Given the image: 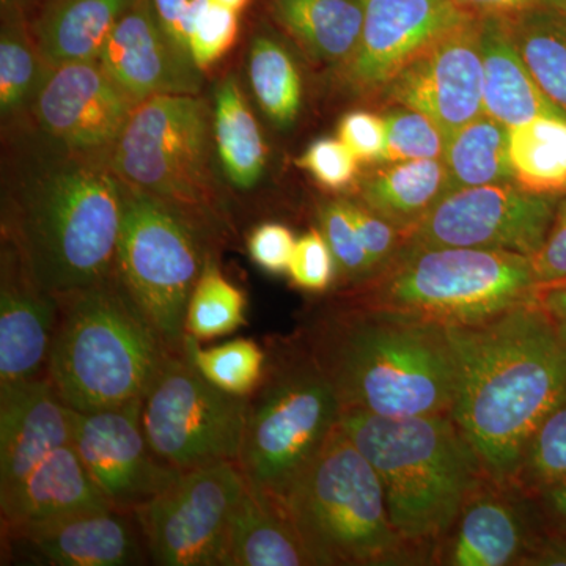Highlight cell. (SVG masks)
I'll return each instance as SVG.
<instances>
[{
    "mask_svg": "<svg viewBox=\"0 0 566 566\" xmlns=\"http://www.w3.org/2000/svg\"><path fill=\"white\" fill-rule=\"evenodd\" d=\"M447 329L457 363L450 416L485 474L513 485L536 428L566 401V342L534 300Z\"/></svg>",
    "mask_w": 566,
    "mask_h": 566,
    "instance_id": "obj_1",
    "label": "cell"
},
{
    "mask_svg": "<svg viewBox=\"0 0 566 566\" xmlns=\"http://www.w3.org/2000/svg\"><path fill=\"white\" fill-rule=\"evenodd\" d=\"M125 192L107 153L48 139L18 164L3 205V241L43 292L62 297L87 289L117 270Z\"/></svg>",
    "mask_w": 566,
    "mask_h": 566,
    "instance_id": "obj_2",
    "label": "cell"
},
{
    "mask_svg": "<svg viewBox=\"0 0 566 566\" xmlns=\"http://www.w3.org/2000/svg\"><path fill=\"white\" fill-rule=\"evenodd\" d=\"M296 333L342 411L390 419L452 412L457 363L446 324L333 293L301 319Z\"/></svg>",
    "mask_w": 566,
    "mask_h": 566,
    "instance_id": "obj_3",
    "label": "cell"
},
{
    "mask_svg": "<svg viewBox=\"0 0 566 566\" xmlns=\"http://www.w3.org/2000/svg\"><path fill=\"white\" fill-rule=\"evenodd\" d=\"M338 424L378 472L395 532L433 564L436 546L486 475L463 431L450 415L342 411Z\"/></svg>",
    "mask_w": 566,
    "mask_h": 566,
    "instance_id": "obj_4",
    "label": "cell"
},
{
    "mask_svg": "<svg viewBox=\"0 0 566 566\" xmlns=\"http://www.w3.org/2000/svg\"><path fill=\"white\" fill-rule=\"evenodd\" d=\"M57 300L46 376L59 397L77 412L144 398L172 352L117 271Z\"/></svg>",
    "mask_w": 566,
    "mask_h": 566,
    "instance_id": "obj_5",
    "label": "cell"
},
{
    "mask_svg": "<svg viewBox=\"0 0 566 566\" xmlns=\"http://www.w3.org/2000/svg\"><path fill=\"white\" fill-rule=\"evenodd\" d=\"M283 513L314 566L424 565L395 532L378 472L338 423L294 482Z\"/></svg>",
    "mask_w": 566,
    "mask_h": 566,
    "instance_id": "obj_6",
    "label": "cell"
},
{
    "mask_svg": "<svg viewBox=\"0 0 566 566\" xmlns=\"http://www.w3.org/2000/svg\"><path fill=\"white\" fill-rule=\"evenodd\" d=\"M266 353L262 382L249 397L238 465L249 490L285 516L290 490L337 427L342 408L300 334L274 337Z\"/></svg>",
    "mask_w": 566,
    "mask_h": 566,
    "instance_id": "obj_7",
    "label": "cell"
},
{
    "mask_svg": "<svg viewBox=\"0 0 566 566\" xmlns=\"http://www.w3.org/2000/svg\"><path fill=\"white\" fill-rule=\"evenodd\" d=\"M531 256L485 249H401L374 277L335 294L368 305L465 326L504 314L534 296Z\"/></svg>",
    "mask_w": 566,
    "mask_h": 566,
    "instance_id": "obj_8",
    "label": "cell"
},
{
    "mask_svg": "<svg viewBox=\"0 0 566 566\" xmlns=\"http://www.w3.org/2000/svg\"><path fill=\"white\" fill-rule=\"evenodd\" d=\"M122 181L181 212L212 241L233 232L210 166L208 106L197 95H156L134 107L107 151Z\"/></svg>",
    "mask_w": 566,
    "mask_h": 566,
    "instance_id": "obj_9",
    "label": "cell"
},
{
    "mask_svg": "<svg viewBox=\"0 0 566 566\" xmlns=\"http://www.w3.org/2000/svg\"><path fill=\"white\" fill-rule=\"evenodd\" d=\"M125 186L115 271L167 348L185 354L186 308L214 243L170 205Z\"/></svg>",
    "mask_w": 566,
    "mask_h": 566,
    "instance_id": "obj_10",
    "label": "cell"
},
{
    "mask_svg": "<svg viewBox=\"0 0 566 566\" xmlns=\"http://www.w3.org/2000/svg\"><path fill=\"white\" fill-rule=\"evenodd\" d=\"M249 397L222 392L170 354L142 398V427L155 455L175 471L238 463Z\"/></svg>",
    "mask_w": 566,
    "mask_h": 566,
    "instance_id": "obj_11",
    "label": "cell"
},
{
    "mask_svg": "<svg viewBox=\"0 0 566 566\" xmlns=\"http://www.w3.org/2000/svg\"><path fill=\"white\" fill-rule=\"evenodd\" d=\"M248 490L238 463L181 472L133 513L151 564L221 566L227 528Z\"/></svg>",
    "mask_w": 566,
    "mask_h": 566,
    "instance_id": "obj_12",
    "label": "cell"
},
{
    "mask_svg": "<svg viewBox=\"0 0 566 566\" xmlns=\"http://www.w3.org/2000/svg\"><path fill=\"white\" fill-rule=\"evenodd\" d=\"M557 202L515 181L457 189L409 230L403 249H485L532 259L545 243Z\"/></svg>",
    "mask_w": 566,
    "mask_h": 566,
    "instance_id": "obj_13",
    "label": "cell"
},
{
    "mask_svg": "<svg viewBox=\"0 0 566 566\" xmlns=\"http://www.w3.org/2000/svg\"><path fill=\"white\" fill-rule=\"evenodd\" d=\"M364 25L356 50L342 65V85L378 103L390 82L434 41L472 14L452 0H363Z\"/></svg>",
    "mask_w": 566,
    "mask_h": 566,
    "instance_id": "obj_14",
    "label": "cell"
},
{
    "mask_svg": "<svg viewBox=\"0 0 566 566\" xmlns=\"http://www.w3.org/2000/svg\"><path fill=\"white\" fill-rule=\"evenodd\" d=\"M378 104L427 115L446 140L485 114L479 17L469 18L417 55L390 82Z\"/></svg>",
    "mask_w": 566,
    "mask_h": 566,
    "instance_id": "obj_15",
    "label": "cell"
},
{
    "mask_svg": "<svg viewBox=\"0 0 566 566\" xmlns=\"http://www.w3.org/2000/svg\"><path fill=\"white\" fill-rule=\"evenodd\" d=\"M74 446L111 504L132 515L181 474L148 444L142 398L102 411H74Z\"/></svg>",
    "mask_w": 566,
    "mask_h": 566,
    "instance_id": "obj_16",
    "label": "cell"
},
{
    "mask_svg": "<svg viewBox=\"0 0 566 566\" xmlns=\"http://www.w3.org/2000/svg\"><path fill=\"white\" fill-rule=\"evenodd\" d=\"M546 538L534 499L485 475L436 546L441 566H527Z\"/></svg>",
    "mask_w": 566,
    "mask_h": 566,
    "instance_id": "obj_17",
    "label": "cell"
},
{
    "mask_svg": "<svg viewBox=\"0 0 566 566\" xmlns=\"http://www.w3.org/2000/svg\"><path fill=\"white\" fill-rule=\"evenodd\" d=\"M33 104L48 139L69 150L107 153L137 102L102 63L91 61L48 66Z\"/></svg>",
    "mask_w": 566,
    "mask_h": 566,
    "instance_id": "obj_18",
    "label": "cell"
},
{
    "mask_svg": "<svg viewBox=\"0 0 566 566\" xmlns=\"http://www.w3.org/2000/svg\"><path fill=\"white\" fill-rule=\"evenodd\" d=\"M2 553L17 564L126 566L144 564L147 549L136 517L111 509L2 527Z\"/></svg>",
    "mask_w": 566,
    "mask_h": 566,
    "instance_id": "obj_19",
    "label": "cell"
},
{
    "mask_svg": "<svg viewBox=\"0 0 566 566\" xmlns=\"http://www.w3.org/2000/svg\"><path fill=\"white\" fill-rule=\"evenodd\" d=\"M98 62L137 103L156 95H197L202 76L174 46L150 0H136L115 24Z\"/></svg>",
    "mask_w": 566,
    "mask_h": 566,
    "instance_id": "obj_20",
    "label": "cell"
},
{
    "mask_svg": "<svg viewBox=\"0 0 566 566\" xmlns=\"http://www.w3.org/2000/svg\"><path fill=\"white\" fill-rule=\"evenodd\" d=\"M74 442V409L46 374L0 386V499L9 497L51 452Z\"/></svg>",
    "mask_w": 566,
    "mask_h": 566,
    "instance_id": "obj_21",
    "label": "cell"
},
{
    "mask_svg": "<svg viewBox=\"0 0 566 566\" xmlns=\"http://www.w3.org/2000/svg\"><path fill=\"white\" fill-rule=\"evenodd\" d=\"M59 300L43 292L3 241L0 279V386L46 374Z\"/></svg>",
    "mask_w": 566,
    "mask_h": 566,
    "instance_id": "obj_22",
    "label": "cell"
},
{
    "mask_svg": "<svg viewBox=\"0 0 566 566\" xmlns=\"http://www.w3.org/2000/svg\"><path fill=\"white\" fill-rule=\"evenodd\" d=\"M111 509L115 506L96 485L74 442L51 452L9 497L0 499L2 527Z\"/></svg>",
    "mask_w": 566,
    "mask_h": 566,
    "instance_id": "obj_23",
    "label": "cell"
},
{
    "mask_svg": "<svg viewBox=\"0 0 566 566\" xmlns=\"http://www.w3.org/2000/svg\"><path fill=\"white\" fill-rule=\"evenodd\" d=\"M483 107L502 125H523L539 115H566L538 87L517 52L505 17H479Z\"/></svg>",
    "mask_w": 566,
    "mask_h": 566,
    "instance_id": "obj_24",
    "label": "cell"
},
{
    "mask_svg": "<svg viewBox=\"0 0 566 566\" xmlns=\"http://www.w3.org/2000/svg\"><path fill=\"white\" fill-rule=\"evenodd\" d=\"M450 192L442 159L378 163L360 175L353 199L408 234Z\"/></svg>",
    "mask_w": 566,
    "mask_h": 566,
    "instance_id": "obj_25",
    "label": "cell"
},
{
    "mask_svg": "<svg viewBox=\"0 0 566 566\" xmlns=\"http://www.w3.org/2000/svg\"><path fill=\"white\" fill-rule=\"evenodd\" d=\"M136 0H51L33 29L46 66L98 61L115 24Z\"/></svg>",
    "mask_w": 566,
    "mask_h": 566,
    "instance_id": "obj_26",
    "label": "cell"
},
{
    "mask_svg": "<svg viewBox=\"0 0 566 566\" xmlns=\"http://www.w3.org/2000/svg\"><path fill=\"white\" fill-rule=\"evenodd\" d=\"M221 566H314L290 521L245 490L234 509Z\"/></svg>",
    "mask_w": 566,
    "mask_h": 566,
    "instance_id": "obj_27",
    "label": "cell"
},
{
    "mask_svg": "<svg viewBox=\"0 0 566 566\" xmlns=\"http://www.w3.org/2000/svg\"><path fill=\"white\" fill-rule=\"evenodd\" d=\"M273 11L308 57L337 66L363 32V0H273Z\"/></svg>",
    "mask_w": 566,
    "mask_h": 566,
    "instance_id": "obj_28",
    "label": "cell"
},
{
    "mask_svg": "<svg viewBox=\"0 0 566 566\" xmlns=\"http://www.w3.org/2000/svg\"><path fill=\"white\" fill-rule=\"evenodd\" d=\"M512 180L523 191L551 199L566 196V117L539 115L509 128Z\"/></svg>",
    "mask_w": 566,
    "mask_h": 566,
    "instance_id": "obj_29",
    "label": "cell"
},
{
    "mask_svg": "<svg viewBox=\"0 0 566 566\" xmlns=\"http://www.w3.org/2000/svg\"><path fill=\"white\" fill-rule=\"evenodd\" d=\"M214 139L230 185L241 191L252 189L266 167V145L234 76L216 91Z\"/></svg>",
    "mask_w": 566,
    "mask_h": 566,
    "instance_id": "obj_30",
    "label": "cell"
},
{
    "mask_svg": "<svg viewBox=\"0 0 566 566\" xmlns=\"http://www.w3.org/2000/svg\"><path fill=\"white\" fill-rule=\"evenodd\" d=\"M517 52L538 87L566 115V17L547 6L505 17Z\"/></svg>",
    "mask_w": 566,
    "mask_h": 566,
    "instance_id": "obj_31",
    "label": "cell"
},
{
    "mask_svg": "<svg viewBox=\"0 0 566 566\" xmlns=\"http://www.w3.org/2000/svg\"><path fill=\"white\" fill-rule=\"evenodd\" d=\"M442 161L450 192L513 181L509 159V126L482 114L449 137Z\"/></svg>",
    "mask_w": 566,
    "mask_h": 566,
    "instance_id": "obj_32",
    "label": "cell"
},
{
    "mask_svg": "<svg viewBox=\"0 0 566 566\" xmlns=\"http://www.w3.org/2000/svg\"><path fill=\"white\" fill-rule=\"evenodd\" d=\"M245 312V293L223 275L216 253L211 252L189 297L186 334L199 342L226 337L248 324Z\"/></svg>",
    "mask_w": 566,
    "mask_h": 566,
    "instance_id": "obj_33",
    "label": "cell"
},
{
    "mask_svg": "<svg viewBox=\"0 0 566 566\" xmlns=\"http://www.w3.org/2000/svg\"><path fill=\"white\" fill-rule=\"evenodd\" d=\"M249 80L264 115L279 128L292 126L300 114L303 85L289 52L268 36H256L249 57Z\"/></svg>",
    "mask_w": 566,
    "mask_h": 566,
    "instance_id": "obj_34",
    "label": "cell"
},
{
    "mask_svg": "<svg viewBox=\"0 0 566 566\" xmlns=\"http://www.w3.org/2000/svg\"><path fill=\"white\" fill-rule=\"evenodd\" d=\"M185 354L210 385L241 398L255 392L268 360L266 348L252 338H234L227 344L203 348L197 338L188 335Z\"/></svg>",
    "mask_w": 566,
    "mask_h": 566,
    "instance_id": "obj_35",
    "label": "cell"
},
{
    "mask_svg": "<svg viewBox=\"0 0 566 566\" xmlns=\"http://www.w3.org/2000/svg\"><path fill=\"white\" fill-rule=\"evenodd\" d=\"M566 483V401L536 428L513 485L534 495Z\"/></svg>",
    "mask_w": 566,
    "mask_h": 566,
    "instance_id": "obj_36",
    "label": "cell"
},
{
    "mask_svg": "<svg viewBox=\"0 0 566 566\" xmlns=\"http://www.w3.org/2000/svg\"><path fill=\"white\" fill-rule=\"evenodd\" d=\"M40 54L20 22L3 25L0 40V109L3 117L25 106L43 76Z\"/></svg>",
    "mask_w": 566,
    "mask_h": 566,
    "instance_id": "obj_37",
    "label": "cell"
},
{
    "mask_svg": "<svg viewBox=\"0 0 566 566\" xmlns=\"http://www.w3.org/2000/svg\"><path fill=\"white\" fill-rule=\"evenodd\" d=\"M318 223V229L326 238L337 262L335 290H348L367 282L374 275V270L349 214L345 197L319 205Z\"/></svg>",
    "mask_w": 566,
    "mask_h": 566,
    "instance_id": "obj_38",
    "label": "cell"
},
{
    "mask_svg": "<svg viewBox=\"0 0 566 566\" xmlns=\"http://www.w3.org/2000/svg\"><path fill=\"white\" fill-rule=\"evenodd\" d=\"M382 115L387 144L381 163L442 159L447 144L444 134L427 115L401 106H389Z\"/></svg>",
    "mask_w": 566,
    "mask_h": 566,
    "instance_id": "obj_39",
    "label": "cell"
},
{
    "mask_svg": "<svg viewBox=\"0 0 566 566\" xmlns=\"http://www.w3.org/2000/svg\"><path fill=\"white\" fill-rule=\"evenodd\" d=\"M360 163L340 139L315 140L296 159V166L305 170L323 189L345 192L356 188L360 177Z\"/></svg>",
    "mask_w": 566,
    "mask_h": 566,
    "instance_id": "obj_40",
    "label": "cell"
},
{
    "mask_svg": "<svg viewBox=\"0 0 566 566\" xmlns=\"http://www.w3.org/2000/svg\"><path fill=\"white\" fill-rule=\"evenodd\" d=\"M289 277L301 292L326 294L337 286V262L319 229H311L297 238Z\"/></svg>",
    "mask_w": 566,
    "mask_h": 566,
    "instance_id": "obj_41",
    "label": "cell"
},
{
    "mask_svg": "<svg viewBox=\"0 0 566 566\" xmlns=\"http://www.w3.org/2000/svg\"><path fill=\"white\" fill-rule=\"evenodd\" d=\"M238 39V13L214 2H208L193 24L189 50L200 71L211 69L232 50Z\"/></svg>",
    "mask_w": 566,
    "mask_h": 566,
    "instance_id": "obj_42",
    "label": "cell"
},
{
    "mask_svg": "<svg viewBox=\"0 0 566 566\" xmlns=\"http://www.w3.org/2000/svg\"><path fill=\"white\" fill-rule=\"evenodd\" d=\"M345 199L375 275L386 264L392 262L397 253L403 249L406 232L400 227L394 226L392 222L376 214L359 200L353 199V197L352 199L345 197Z\"/></svg>",
    "mask_w": 566,
    "mask_h": 566,
    "instance_id": "obj_43",
    "label": "cell"
},
{
    "mask_svg": "<svg viewBox=\"0 0 566 566\" xmlns=\"http://www.w3.org/2000/svg\"><path fill=\"white\" fill-rule=\"evenodd\" d=\"M337 137L360 163H381L387 144L385 115L363 109L348 112L338 122Z\"/></svg>",
    "mask_w": 566,
    "mask_h": 566,
    "instance_id": "obj_44",
    "label": "cell"
},
{
    "mask_svg": "<svg viewBox=\"0 0 566 566\" xmlns=\"http://www.w3.org/2000/svg\"><path fill=\"white\" fill-rule=\"evenodd\" d=\"M296 237L289 226L281 222H263L248 234L249 256L260 270L273 275L289 274L290 262L296 245Z\"/></svg>",
    "mask_w": 566,
    "mask_h": 566,
    "instance_id": "obj_45",
    "label": "cell"
},
{
    "mask_svg": "<svg viewBox=\"0 0 566 566\" xmlns=\"http://www.w3.org/2000/svg\"><path fill=\"white\" fill-rule=\"evenodd\" d=\"M208 2L210 0H150L164 32L189 61H192L189 40H191L193 24Z\"/></svg>",
    "mask_w": 566,
    "mask_h": 566,
    "instance_id": "obj_46",
    "label": "cell"
},
{
    "mask_svg": "<svg viewBox=\"0 0 566 566\" xmlns=\"http://www.w3.org/2000/svg\"><path fill=\"white\" fill-rule=\"evenodd\" d=\"M532 264L538 283L566 277V196L558 199L545 243L532 256Z\"/></svg>",
    "mask_w": 566,
    "mask_h": 566,
    "instance_id": "obj_47",
    "label": "cell"
},
{
    "mask_svg": "<svg viewBox=\"0 0 566 566\" xmlns=\"http://www.w3.org/2000/svg\"><path fill=\"white\" fill-rule=\"evenodd\" d=\"M532 300L545 312L557 334L566 342V277L536 283Z\"/></svg>",
    "mask_w": 566,
    "mask_h": 566,
    "instance_id": "obj_48",
    "label": "cell"
},
{
    "mask_svg": "<svg viewBox=\"0 0 566 566\" xmlns=\"http://www.w3.org/2000/svg\"><path fill=\"white\" fill-rule=\"evenodd\" d=\"M531 497L545 524L546 536L566 534V483L547 488Z\"/></svg>",
    "mask_w": 566,
    "mask_h": 566,
    "instance_id": "obj_49",
    "label": "cell"
},
{
    "mask_svg": "<svg viewBox=\"0 0 566 566\" xmlns=\"http://www.w3.org/2000/svg\"><path fill=\"white\" fill-rule=\"evenodd\" d=\"M472 17H513L521 11L543 6L545 0H452Z\"/></svg>",
    "mask_w": 566,
    "mask_h": 566,
    "instance_id": "obj_50",
    "label": "cell"
},
{
    "mask_svg": "<svg viewBox=\"0 0 566 566\" xmlns=\"http://www.w3.org/2000/svg\"><path fill=\"white\" fill-rule=\"evenodd\" d=\"M527 566H566V534L546 536Z\"/></svg>",
    "mask_w": 566,
    "mask_h": 566,
    "instance_id": "obj_51",
    "label": "cell"
},
{
    "mask_svg": "<svg viewBox=\"0 0 566 566\" xmlns=\"http://www.w3.org/2000/svg\"><path fill=\"white\" fill-rule=\"evenodd\" d=\"M210 2L218 3V6L226 7L233 11H241L244 7H248L249 0H210Z\"/></svg>",
    "mask_w": 566,
    "mask_h": 566,
    "instance_id": "obj_52",
    "label": "cell"
},
{
    "mask_svg": "<svg viewBox=\"0 0 566 566\" xmlns=\"http://www.w3.org/2000/svg\"><path fill=\"white\" fill-rule=\"evenodd\" d=\"M543 6L551 7V9L560 11L566 17V0H545Z\"/></svg>",
    "mask_w": 566,
    "mask_h": 566,
    "instance_id": "obj_53",
    "label": "cell"
},
{
    "mask_svg": "<svg viewBox=\"0 0 566 566\" xmlns=\"http://www.w3.org/2000/svg\"><path fill=\"white\" fill-rule=\"evenodd\" d=\"M20 0H2L3 6H13V3H18Z\"/></svg>",
    "mask_w": 566,
    "mask_h": 566,
    "instance_id": "obj_54",
    "label": "cell"
}]
</instances>
